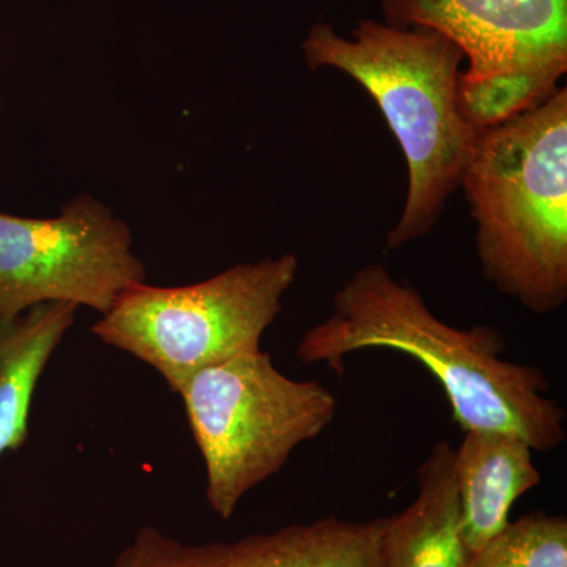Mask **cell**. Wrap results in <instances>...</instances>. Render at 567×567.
<instances>
[{"label": "cell", "instance_id": "obj_5", "mask_svg": "<svg viewBox=\"0 0 567 567\" xmlns=\"http://www.w3.org/2000/svg\"><path fill=\"white\" fill-rule=\"evenodd\" d=\"M298 267L295 254H282L189 286L134 284L93 323L92 333L151 365L177 394L196 372L262 350V336L281 312Z\"/></svg>", "mask_w": 567, "mask_h": 567}, {"label": "cell", "instance_id": "obj_13", "mask_svg": "<svg viewBox=\"0 0 567 567\" xmlns=\"http://www.w3.org/2000/svg\"><path fill=\"white\" fill-rule=\"evenodd\" d=\"M0 103H2V99H0Z\"/></svg>", "mask_w": 567, "mask_h": 567}, {"label": "cell", "instance_id": "obj_4", "mask_svg": "<svg viewBox=\"0 0 567 567\" xmlns=\"http://www.w3.org/2000/svg\"><path fill=\"white\" fill-rule=\"evenodd\" d=\"M177 394L204 461L205 499L223 520L338 412L327 386L282 374L262 350L196 372Z\"/></svg>", "mask_w": 567, "mask_h": 567}, {"label": "cell", "instance_id": "obj_12", "mask_svg": "<svg viewBox=\"0 0 567 567\" xmlns=\"http://www.w3.org/2000/svg\"><path fill=\"white\" fill-rule=\"evenodd\" d=\"M465 567H567V518L537 511L509 520Z\"/></svg>", "mask_w": 567, "mask_h": 567}, {"label": "cell", "instance_id": "obj_8", "mask_svg": "<svg viewBox=\"0 0 567 567\" xmlns=\"http://www.w3.org/2000/svg\"><path fill=\"white\" fill-rule=\"evenodd\" d=\"M385 517L365 522L336 516L256 533L233 543L186 544L142 527L111 567H385Z\"/></svg>", "mask_w": 567, "mask_h": 567}, {"label": "cell", "instance_id": "obj_2", "mask_svg": "<svg viewBox=\"0 0 567 567\" xmlns=\"http://www.w3.org/2000/svg\"><path fill=\"white\" fill-rule=\"evenodd\" d=\"M303 54L309 69L339 70L363 85L404 153L405 207L388 234L386 251L425 237L461 186L480 133L458 107L464 52L431 29L361 21L352 39L319 22Z\"/></svg>", "mask_w": 567, "mask_h": 567}, {"label": "cell", "instance_id": "obj_11", "mask_svg": "<svg viewBox=\"0 0 567 567\" xmlns=\"http://www.w3.org/2000/svg\"><path fill=\"white\" fill-rule=\"evenodd\" d=\"M76 312L74 305L48 303L0 320V457L28 442L37 386Z\"/></svg>", "mask_w": 567, "mask_h": 567}, {"label": "cell", "instance_id": "obj_1", "mask_svg": "<svg viewBox=\"0 0 567 567\" xmlns=\"http://www.w3.org/2000/svg\"><path fill=\"white\" fill-rule=\"evenodd\" d=\"M365 349L420 361L439 380L464 432H513L537 453L565 443L566 410L547 398L543 369L503 360L506 338L498 328L461 330L442 322L416 289L382 264L365 265L342 284L330 316L306 331L295 354L342 375L346 358Z\"/></svg>", "mask_w": 567, "mask_h": 567}, {"label": "cell", "instance_id": "obj_3", "mask_svg": "<svg viewBox=\"0 0 567 567\" xmlns=\"http://www.w3.org/2000/svg\"><path fill=\"white\" fill-rule=\"evenodd\" d=\"M461 186L483 278L537 316L567 301V91L480 130Z\"/></svg>", "mask_w": 567, "mask_h": 567}, {"label": "cell", "instance_id": "obj_7", "mask_svg": "<svg viewBox=\"0 0 567 567\" xmlns=\"http://www.w3.org/2000/svg\"><path fill=\"white\" fill-rule=\"evenodd\" d=\"M147 270L132 227L92 194L51 218L0 212V320L48 303L103 316Z\"/></svg>", "mask_w": 567, "mask_h": 567}, {"label": "cell", "instance_id": "obj_9", "mask_svg": "<svg viewBox=\"0 0 567 567\" xmlns=\"http://www.w3.org/2000/svg\"><path fill=\"white\" fill-rule=\"evenodd\" d=\"M532 446L506 431H466L456 451L461 535L470 555L509 524L514 503L543 481Z\"/></svg>", "mask_w": 567, "mask_h": 567}, {"label": "cell", "instance_id": "obj_10", "mask_svg": "<svg viewBox=\"0 0 567 567\" xmlns=\"http://www.w3.org/2000/svg\"><path fill=\"white\" fill-rule=\"evenodd\" d=\"M454 461L456 451L442 440L417 466L416 498L383 522V566L465 567Z\"/></svg>", "mask_w": 567, "mask_h": 567}, {"label": "cell", "instance_id": "obj_6", "mask_svg": "<svg viewBox=\"0 0 567 567\" xmlns=\"http://www.w3.org/2000/svg\"><path fill=\"white\" fill-rule=\"evenodd\" d=\"M388 24L424 28L464 52L458 107L477 130L543 103L567 71V0H382Z\"/></svg>", "mask_w": 567, "mask_h": 567}]
</instances>
